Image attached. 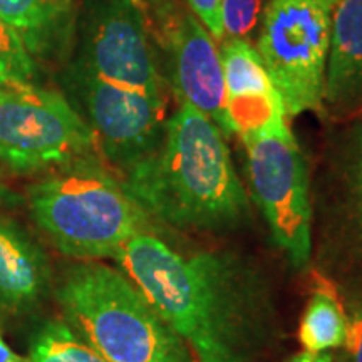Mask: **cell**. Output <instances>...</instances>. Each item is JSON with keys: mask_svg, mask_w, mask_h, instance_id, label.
Masks as SVG:
<instances>
[{"mask_svg": "<svg viewBox=\"0 0 362 362\" xmlns=\"http://www.w3.org/2000/svg\"><path fill=\"white\" fill-rule=\"evenodd\" d=\"M187 7L192 11L198 21L206 27L216 42L223 40V27H221L220 0H185Z\"/></svg>", "mask_w": 362, "mask_h": 362, "instance_id": "cell-20", "label": "cell"}, {"mask_svg": "<svg viewBox=\"0 0 362 362\" xmlns=\"http://www.w3.org/2000/svg\"><path fill=\"white\" fill-rule=\"evenodd\" d=\"M52 2H61V4H69V0H52Z\"/></svg>", "mask_w": 362, "mask_h": 362, "instance_id": "cell-26", "label": "cell"}, {"mask_svg": "<svg viewBox=\"0 0 362 362\" xmlns=\"http://www.w3.org/2000/svg\"><path fill=\"white\" fill-rule=\"evenodd\" d=\"M34 61L21 34L0 17V84L29 83Z\"/></svg>", "mask_w": 362, "mask_h": 362, "instance_id": "cell-17", "label": "cell"}, {"mask_svg": "<svg viewBox=\"0 0 362 362\" xmlns=\"http://www.w3.org/2000/svg\"><path fill=\"white\" fill-rule=\"evenodd\" d=\"M339 0H269L259 51L287 117L322 110L325 62Z\"/></svg>", "mask_w": 362, "mask_h": 362, "instance_id": "cell-5", "label": "cell"}, {"mask_svg": "<svg viewBox=\"0 0 362 362\" xmlns=\"http://www.w3.org/2000/svg\"><path fill=\"white\" fill-rule=\"evenodd\" d=\"M64 320L107 362H197L121 270L99 260L67 265L54 285Z\"/></svg>", "mask_w": 362, "mask_h": 362, "instance_id": "cell-3", "label": "cell"}, {"mask_svg": "<svg viewBox=\"0 0 362 362\" xmlns=\"http://www.w3.org/2000/svg\"><path fill=\"white\" fill-rule=\"evenodd\" d=\"M342 161L362 171V116L352 128L349 144H347Z\"/></svg>", "mask_w": 362, "mask_h": 362, "instance_id": "cell-22", "label": "cell"}, {"mask_svg": "<svg viewBox=\"0 0 362 362\" xmlns=\"http://www.w3.org/2000/svg\"><path fill=\"white\" fill-rule=\"evenodd\" d=\"M322 106L336 116L362 110V0H339L334 11Z\"/></svg>", "mask_w": 362, "mask_h": 362, "instance_id": "cell-13", "label": "cell"}, {"mask_svg": "<svg viewBox=\"0 0 362 362\" xmlns=\"http://www.w3.org/2000/svg\"><path fill=\"white\" fill-rule=\"evenodd\" d=\"M197 362H253L274 332L269 284L237 253L180 248L149 230L112 257Z\"/></svg>", "mask_w": 362, "mask_h": 362, "instance_id": "cell-1", "label": "cell"}, {"mask_svg": "<svg viewBox=\"0 0 362 362\" xmlns=\"http://www.w3.org/2000/svg\"><path fill=\"white\" fill-rule=\"evenodd\" d=\"M342 211L362 247V171L342 161Z\"/></svg>", "mask_w": 362, "mask_h": 362, "instance_id": "cell-19", "label": "cell"}, {"mask_svg": "<svg viewBox=\"0 0 362 362\" xmlns=\"http://www.w3.org/2000/svg\"><path fill=\"white\" fill-rule=\"evenodd\" d=\"M0 362H29V359H24V357L16 354L4 341L2 334H0Z\"/></svg>", "mask_w": 362, "mask_h": 362, "instance_id": "cell-24", "label": "cell"}, {"mask_svg": "<svg viewBox=\"0 0 362 362\" xmlns=\"http://www.w3.org/2000/svg\"><path fill=\"white\" fill-rule=\"evenodd\" d=\"M288 362H332V356L329 352H312V351H302L291 357Z\"/></svg>", "mask_w": 362, "mask_h": 362, "instance_id": "cell-23", "label": "cell"}, {"mask_svg": "<svg viewBox=\"0 0 362 362\" xmlns=\"http://www.w3.org/2000/svg\"><path fill=\"white\" fill-rule=\"evenodd\" d=\"M86 69L110 83L166 96V79L138 2L111 0L101 8L89 34Z\"/></svg>", "mask_w": 362, "mask_h": 362, "instance_id": "cell-10", "label": "cell"}, {"mask_svg": "<svg viewBox=\"0 0 362 362\" xmlns=\"http://www.w3.org/2000/svg\"><path fill=\"white\" fill-rule=\"evenodd\" d=\"M67 6L52 0H0V17L21 34L27 49L35 52L51 37Z\"/></svg>", "mask_w": 362, "mask_h": 362, "instance_id": "cell-15", "label": "cell"}, {"mask_svg": "<svg viewBox=\"0 0 362 362\" xmlns=\"http://www.w3.org/2000/svg\"><path fill=\"white\" fill-rule=\"evenodd\" d=\"M247 176L275 245L293 269L304 270L312 253L310 176L288 123L248 138Z\"/></svg>", "mask_w": 362, "mask_h": 362, "instance_id": "cell-7", "label": "cell"}, {"mask_svg": "<svg viewBox=\"0 0 362 362\" xmlns=\"http://www.w3.org/2000/svg\"><path fill=\"white\" fill-rule=\"evenodd\" d=\"M342 347L349 362H362V307L347 315V336Z\"/></svg>", "mask_w": 362, "mask_h": 362, "instance_id": "cell-21", "label": "cell"}, {"mask_svg": "<svg viewBox=\"0 0 362 362\" xmlns=\"http://www.w3.org/2000/svg\"><path fill=\"white\" fill-rule=\"evenodd\" d=\"M11 200H12V194L8 192L6 181L2 178V173H0V206L6 205V203H8Z\"/></svg>", "mask_w": 362, "mask_h": 362, "instance_id": "cell-25", "label": "cell"}, {"mask_svg": "<svg viewBox=\"0 0 362 362\" xmlns=\"http://www.w3.org/2000/svg\"><path fill=\"white\" fill-rule=\"evenodd\" d=\"M269 0H220L223 40L240 39L250 42L252 35L260 29Z\"/></svg>", "mask_w": 362, "mask_h": 362, "instance_id": "cell-18", "label": "cell"}, {"mask_svg": "<svg viewBox=\"0 0 362 362\" xmlns=\"http://www.w3.org/2000/svg\"><path fill=\"white\" fill-rule=\"evenodd\" d=\"M160 35L168 66L166 81L180 104H192L210 117L225 136H232L216 40L188 7H176V4L160 11Z\"/></svg>", "mask_w": 362, "mask_h": 362, "instance_id": "cell-9", "label": "cell"}, {"mask_svg": "<svg viewBox=\"0 0 362 362\" xmlns=\"http://www.w3.org/2000/svg\"><path fill=\"white\" fill-rule=\"evenodd\" d=\"M225 138L210 117L181 103L156 151L126 175V192L144 215L181 232L240 228L250 218V202Z\"/></svg>", "mask_w": 362, "mask_h": 362, "instance_id": "cell-2", "label": "cell"}, {"mask_svg": "<svg viewBox=\"0 0 362 362\" xmlns=\"http://www.w3.org/2000/svg\"><path fill=\"white\" fill-rule=\"evenodd\" d=\"M225 79V110L232 134L242 141L287 124V112L257 47L226 39L220 47Z\"/></svg>", "mask_w": 362, "mask_h": 362, "instance_id": "cell-11", "label": "cell"}, {"mask_svg": "<svg viewBox=\"0 0 362 362\" xmlns=\"http://www.w3.org/2000/svg\"><path fill=\"white\" fill-rule=\"evenodd\" d=\"M35 183L29 205L35 223L62 255L74 260L112 259L146 215L117 181L88 160L57 168Z\"/></svg>", "mask_w": 362, "mask_h": 362, "instance_id": "cell-4", "label": "cell"}, {"mask_svg": "<svg viewBox=\"0 0 362 362\" xmlns=\"http://www.w3.org/2000/svg\"><path fill=\"white\" fill-rule=\"evenodd\" d=\"M83 93L96 146L126 175L160 146L166 126V96L104 81L84 71Z\"/></svg>", "mask_w": 362, "mask_h": 362, "instance_id": "cell-8", "label": "cell"}, {"mask_svg": "<svg viewBox=\"0 0 362 362\" xmlns=\"http://www.w3.org/2000/svg\"><path fill=\"white\" fill-rule=\"evenodd\" d=\"M96 146L89 124L61 94L0 84V163L16 173L57 170Z\"/></svg>", "mask_w": 362, "mask_h": 362, "instance_id": "cell-6", "label": "cell"}, {"mask_svg": "<svg viewBox=\"0 0 362 362\" xmlns=\"http://www.w3.org/2000/svg\"><path fill=\"white\" fill-rule=\"evenodd\" d=\"M29 362H107L72 330L64 319H51L34 330Z\"/></svg>", "mask_w": 362, "mask_h": 362, "instance_id": "cell-16", "label": "cell"}, {"mask_svg": "<svg viewBox=\"0 0 362 362\" xmlns=\"http://www.w3.org/2000/svg\"><path fill=\"white\" fill-rule=\"evenodd\" d=\"M52 288V267L44 248L19 223L0 216V312H33Z\"/></svg>", "mask_w": 362, "mask_h": 362, "instance_id": "cell-12", "label": "cell"}, {"mask_svg": "<svg viewBox=\"0 0 362 362\" xmlns=\"http://www.w3.org/2000/svg\"><path fill=\"white\" fill-rule=\"evenodd\" d=\"M347 336V314L337 292L322 280L307 302L298 329L302 347L312 352H329L344 346Z\"/></svg>", "mask_w": 362, "mask_h": 362, "instance_id": "cell-14", "label": "cell"}]
</instances>
